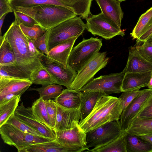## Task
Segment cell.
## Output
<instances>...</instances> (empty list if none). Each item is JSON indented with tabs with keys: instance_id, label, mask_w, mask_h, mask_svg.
<instances>
[{
	"instance_id": "obj_12",
	"label": "cell",
	"mask_w": 152,
	"mask_h": 152,
	"mask_svg": "<svg viewBox=\"0 0 152 152\" xmlns=\"http://www.w3.org/2000/svg\"><path fill=\"white\" fill-rule=\"evenodd\" d=\"M14 115L20 120L39 132L42 136L56 139L55 130L40 122L33 114L31 107H26L23 102L18 106Z\"/></svg>"
},
{
	"instance_id": "obj_42",
	"label": "cell",
	"mask_w": 152,
	"mask_h": 152,
	"mask_svg": "<svg viewBox=\"0 0 152 152\" xmlns=\"http://www.w3.org/2000/svg\"><path fill=\"white\" fill-rule=\"evenodd\" d=\"M47 33V31L42 36L36 39L33 40L38 50L40 53L48 56V51L46 42Z\"/></svg>"
},
{
	"instance_id": "obj_6",
	"label": "cell",
	"mask_w": 152,
	"mask_h": 152,
	"mask_svg": "<svg viewBox=\"0 0 152 152\" xmlns=\"http://www.w3.org/2000/svg\"><path fill=\"white\" fill-rule=\"evenodd\" d=\"M102 45L100 39H83L73 47L68 58V65L78 72L99 52Z\"/></svg>"
},
{
	"instance_id": "obj_39",
	"label": "cell",
	"mask_w": 152,
	"mask_h": 152,
	"mask_svg": "<svg viewBox=\"0 0 152 152\" xmlns=\"http://www.w3.org/2000/svg\"><path fill=\"white\" fill-rule=\"evenodd\" d=\"M145 89L136 90L132 91L123 92L119 97L123 111L138 95L143 92Z\"/></svg>"
},
{
	"instance_id": "obj_25",
	"label": "cell",
	"mask_w": 152,
	"mask_h": 152,
	"mask_svg": "<svg viewBox=\"0 0 152 152\" xmlns=\"http://www.w3.org/2000/svg\"><path fill=\"white\" fill-rule=\"evenodd\" d=\"M125 132L137 136L152 134V118L134 119Z\"/></svg>"
},
{
	"instance_id": "obj_7",
	"label": "cell",
	"mask_w": 152,
	"mask_h": 152,
	"mask_svg": "<svg viewBox=\"0 0 152 152\" xmlns=\"http://www.w3.org/2000/svg\"><path fill=\"white\" fill-rule=\"evenodd\" d=\"M120 121L107 122L86 133V147L97 148L108 144L125 132Z\"/></svg>"
},
{
	"instance_id": "obj_13",
	"label": "cell",
	"mask_w": 152,
	"mask_h": 152,
	"mask_svg": "<svg viewBox=\"0 0 152 152\" xmlns=\"http://www.w3.org/2000/svg\"><path fill=\"white\" fill-rule=\"evenodd\" d=\"M152 94V89H145L137 96L123 111L120 121L123 130L126 131L131 122L140 112L145 102Z\"/></svg>"
},
{
	"instance_id": "obj_2",
	"label": "cell",
	"mask_w": 152,
	"mask_h": 152,
	"mask_svg": "<svg viewBox=\"0 0 152 152\" xmlns=\"http://www.w3.org/2000/svg\"><path fill=\"white\" fill-rule=\"evenodd\" d=\"M122 112L118 98L105 95L99 99L91 112L79 124L86 133L107 122L119 120Z\"/></svg>"
},
{
	"instance_id": "obj_29",
	"label": "cell",
	"mask_w": 152,
	"mask_h": 152,
	"mask_svg": "<svg viewBox=\"0 0 152 152\" xmlns=\"http://www.w3.org/2000/svg\"><path fill=\"white\" fill-rule=\"evenodd\" d=\"M31 108L33 114L40 122L53 129L50 121L45 101L42 98L39 97L34 102Z\"/></svg>"
},
{
	"instance_id": "obj_16",
	"label": "cell",
	"mask_w": 152,
	"mask_h": 152,
	"mask_svg": "<svg viewBox=\"0 0 152 152\" xmlns=\"http://www.w3.org/2000/svg\"><path fill=\"white\" fill-rule=\"evenodd\" d=\"M86 150L88 149L78 145L61 144L56 139L30 146L20 152H80Z\"/></svg>"
},
{
	"instance_id": "obj_26",
	"label": "cell",
	"mask_w": 152,
	"mask_h": 152,
	"mask_svg": "<svg viewBox=\"0 0 152 152\" xmlns=\"http://www.w3.org/2000/svg\"><path fill=\"white\" fill-rule=\"evenodd\" d=\"M126 133L127 152H152V144L138 136Z\"/></svg>"
},
{
	"instance_id": "obj_36",
	"label": "cell",
	"mask_w": 152,
	"mask_h": 152,
	"mask_svg": "<svg viewBox=\"0 0 152 152\" xmlns=\"http://www.w3.org/2000/svg\"><path fill=\"white\" fill-rule=\"evenodd\" d=\"M19 26L24 34L28 38L32 40L36 39L41 37L47 31L38 24L31 27L26 26L22 24Z\"/></svg>"
},
{
	"instance_id": "obj_43",
	"label": "cell",
	"mask_w": 152,
	"mask_h": 152,
	"mask_svg": "<svg viewBox=\"0 0 152 152\" xmlns=\"http://www.w3.org/2000/svg\"><path fill=\"white\" fill-rule=\"evenodd\" d=\"M137 52L145 59L152 62V45L134 47Z\"/></svg>"
},
{
	"instance_id": "obj_18",
	"label": "cell",
	"mask_w": 152,
	"mask_h": 152,
	"mask_svg": "<svg viewBox=\"0 0 152 152\" xmlns=\"http://www.w3.org/2000/svg\"><path fill=\"white\" fill-rule=\"evenodd\" d=\"M152 73V71H149L125 73L121 86L122 92L139 90L141 88L147 87Z\"/></svg>"
},
{
	"instance_id": "obj_9",
	"label": "cell",
	"mask_w": 152,
	"mask_h": 152,
	"mask_svg": "<svg viewBox=\"0 0 152 152\" xmlns=\"http://www.w3.org/2000/svg\"><path fill=\"white\" fill-rule=\"evenodd\" d=\"M85 19L86 28L95 36L108 40L117 35H125L124 30L106 18L101 12L96 15L91 14Z\"/></svg>"
},
{
	"instance_id": "obj_47",
	"label": "cell",
	"mask_w": 152,
	"mask_h": 152,
	"mask_svg": "<svg viewBox=\"0 0 152 152\" xmlns=\"http://www.w3.org/2000/svg\"><path fill=\"white\" fill-rule=\"evenodd\" d=\"M144 140L152 144V135L146 134L141 136H138Z\"/></svg>"
},
{
	"instance_id": "obj_48",
	"label": "cell",
	"mask_w": 152,
	"mask_h": 152,
	"mask_svg": "<svg viewBox=\"0 0 152 152\" xmlns=\"http://www.w3.org/2000/svg\"><path fill=\"white\" fill-rule=\"evenodd\" d=\"M142 45L143 46L152 45V34L143 42Z\"/></svg>"
},
{
	"instance_id": "obj_1",
	"label": "cell",
	"mask_w": 152,
	"mask_h": 152,
	"mask_svg": "<svg viewBox=\"0 0 152 152\" xmlns=\"http://www.w3.org/2000/svg\"><path fill=\"white\" fill-rule=\"evenodd\" d=\"M3 37L11 45L17 65L30 76L33 72L43 67L39 57L31 51L28 38L14 21Z\"/></svg>"
},
{
	"instance_id": "obj_21",
	"label": "cell",
	"mask_w": 152,
	"mask_h": 152,
	"mask_svg": "<svg viewBox=\"0 0 152 152\" xmlns=\"http://www.w3.org/2000/svg\"><path fill=\"white\" fill-rule=\"evenodd\" d=\"M77 38H71L56 45L48 52V56L65 66H68L69 55Z\"/></svg>"
},
{
	"instance_id": "obj_17",
	"label": "cell",
	"mask_w": 152,
	"mask_h": 152,
	"mask_svg": "<svg viewBox=\"0 0 152 152\" xmlns=\"http://www.w3.org/2000/svg\"><path fill=\"white\" fill-rule=\"evenodd\" d=\"M56 140L61 144L78 145L88 150L86 147V132L81 128L79 124L73 128L56 131Z\"/></svg>"
},
{
	"instance_id": "obj_31",
	"label": "cell",
	"mask_w": 152,
	"mask_h": 152,
	"mask_svg": "<svg viewBox=\"0 0 152 152\" xmlns=\"http://www.w3.org/2000/svg\"><path fill=\"white\" fill-rule=\"evenodd\" d=\"M56 84H50L37 88H31L28 90L37 91L40 97L45 101L58 97L62 92L64 89L62 85Z\"/></svg>"
},
{
	"instance_id": "obj_49",
	"label": "cell",
	"mask_w": 152,
	"mask_h": 152,
	"mask_svg": "<svg viewBox=\"0 0 152 152\" xmlns=\"http://www.w3.org/2000/svg\"><path fill=\"white\" fill-rule=\"evenodd\" d=\"M7 14H6L0 18V37H1V28L5 17Z\"/></svg>"
},
{
	"instance_id": "obj_19",
	"label": "cell",
	"mask_w": 152,
	"mask_h": 152,
	"mask_svg": "<svg viewBox=\"0 0 152 152\" xmlns=\"http://www.w3.org/2000/svg\"><path fill=\"white\" fill-rule=\"evenodd\" d=\"M104 16L121 28L124 12L118 0H95Z\"/></svg>"
},
{
	"instance_id": "obj_52",
	"label": "cell",
	"mask_w": 152,
	"mask_h": 152,
	"mask_svg": "<svg viewBox=\"0 0 152 152\" xmlns=\"http://www.w3.org/2000/svg\"><path fill=\"white\" fill-rule=\"evenodd\" d=\"M151 134V135H152V134Z\"/></svg>"
},
{
	"instance_id": "obj_40",
	"label": "cell",
	"mask_w": 152,
	"mask_h": 152,
	"mask_svg": "<svg viewBox=\"0 0 152 152\" xmlns=\"http://www.w3.org/2000/svg\"><path fill=\"white\" fill-rule=\"evenodd\" d=\"M45 102L50 121L52 127L54 129L57 113L56 104L54 101L51 99L45 101Z\"/></svg>"
},
{
	"instance_id": "obj_27",
	"label": "cell",
	"mask_w": 152,
	"mask_h": 152,
	"mask_svg": "<svg viewBox=\"0 0 152 152\" xmlns=\"http://www.w3.org/2000/svg\"><path fill=\"white\" fill-rule=\"evenodd\" d=\"M126 132L108 144L97 148L88 149L87 151L94 152H127Z\"/></svg>"
},
{
	"instance_id": "obj_51",
	"label": "cell",
	"mask_w": 152,
	"mask_h": 152,
	"mask_svg": "<svg viewBox=\"0 0 152 152\" xmlns=\"http://www.w3.org/2000/svg\"><path fill=\"white\" fill-rule=\"evenodd\" d=\"M118 0L119 1H121V2L123 1H125L126 0Z\"/></svg>"
},
{
	"instance_id": "obj_24",
	"label": "cell",
	"mask_w": 152,
	"mask_h": 152,
	"mask_svg": "<svg viewBox=\"0 0 152 152\" xmlns=\"http://www.w3.org/2000/svg\"><path fill=\"white\" fill-rule=\"evenodd\" d=\"M64 7L86 19L90 14L92 0H58Z\"/></svg>"
},
{
	"instance_id": "obj_11",
	"label": "cell",
	"mask_w": 152,
	"mask_h": 152,
	"mask_svg": "<svg viewBox=\"0 0 152 152\" xmlns=\"http://www.w3.org/2000/svg\"><path fill=\"white\" fill-rule=\"evenodd\" d=\"M124 74L122 72L101 75L93 79L80 90L81 92L96 91L107 95L122 92L121 86Z\"/></svg>"
},
{
	"instance_id": "obj_34",
	"label": "cell",
	"mask_w": 152,
	"mask_h": 152,
	"mask_svg": "<svg viewBox=\"0 0 152 152\" xmlns=\"http://www.w3.org/2000/svg\"><path fill=\"white\" fill-rule=\"evenodd\" d=\"M32 84L40 85L42 86L55 84L50 74L43 66L33 72L30 75Z\"/></svg>"
},
{
	"instance_id": "obj_15",
	"label": "cell",
	"mask_w": 152,
	"mask_h": 152,
	"mask_svg": "<svg viewBox=\"0 0 152 152\" xmlns=\"http://www.w3.org/2000/svg\"><path fill=\"white\" fill-rule=\"evenodd\" d=\"M56 105L57 113L54 128L55 131L71 129L79 124L80 115V107L67 109L57 104Z\"/></svg>"
},
{
	"instance_id": "obj_3",
	"label": "cell",
	"mask_w": 152,
	"mask_h": 152,
	"mask_svg": "<svg viewBox=\"0 0 152 152\" xmlns=\"http://www.w3.org/2000/svg\"><path fill=\"white\" fill-rule=\"evenodd\" d=\"M15 10L23 12L33 18L40 26L47 30L77 15L66 7L51 4Z\"/></svg>"
},
{
	"instance_id": "obj_10",
	"label": "cell",
	"mask_w": 152,
	"mask_h": 152,
	"mask_svg": "<svg viewBox=\"0 0 152 152\" xmlns=\"http://www.w3.org/2000/svg\"><path fill=\"white\" fill-rule=\"evenodd\" d=\"M39 58L55 83L69 88L74 80L77 72L68 65L65 66L41 53Z\"/></svg>"
},
{
	"instance_id": "obj_4",
	"label": "cell",
	"mask_w": 152,
	"mask_h": 152,
	"mask_svg": "<svg viewBox=\"0 0 152 152\" xmlns=\"http://www.w3.org/2000/svg\"><path fill=\"white\" fill-rule=\"evenodd\" d=\"M86 28L81 17L76 16L47 30L46 42L48 51L71 38L78 37Z\"/></svg>"
},
{
	"instance_id": "obj_33",
	"label": "cell",
	"mask_w": 152,
	"mask_h": 152,
	"mask_svg": "<svg viewBox=\"0 0 152 152\" xmlns=\"http://www.w3.org/2000/svg\"><path fill=\"white\" fill-rule=\"evenodd\" d=\"M0 77L30 80V76L19 67L17 64L0 66Z\"/></svg>"
},
{
	"instance_id": "obj_23",
	"label": "cell",
	"mask_w": 152,
	"mask_h": 152,
	"mask_svg": "<svg viewBox=\"0 0 152 152\" xmlns=\"http://www.w3.org/2000/svg\"><path fill=\"white\" fill-rule=\"evenodd\" d=\"M82 92L79 90L66 88L55 99L58 105L67 109L79 108L80 105Z\"/></svg>"
},
{
	"instance_id": "obj_44",
	"label": "cell",
	"mask_w": 152,
	"mask_h": 152,
	"mask_svg": "<svg viewBox=\"0 0 152 152\" xmlns=\"http://www.w3.org/2000/svg\"><path fill=\"white\" fill-rule=\"evenodd\" d=\"M152 34V17L145 28L142 34L137 39V42H144Z\"/></svg>"
},
{
	"instance_id": "obj_45",
	"label": "cell",
	"mask_w": 152,
	"mask_h": 152,
	"mask_svg": "<svg viewBox=\"0 0 152 152\" xmlns=\"http://www.w3.org/2000/svg\"><path fill=\"white\" fill-rule=\"evenodd\" d=\"M13 12L8 0H0V18L5 14Z\"/></svg>"
},
{
	"instance_id": "obj_38",
	"label": "cell",
	"mask_w": 152,
	"mask_h": 152,
	"mask_svg": "<svg viewBox=\"0 0 152 152\" xmlns=\"http://www.w3.org/2000/svg\"><path fill=\"white\" fill-rule=\"evenodd\" d=\"M15 17L14 22L20 25L22 24L28 27L39 25L35 19L26 14L17 10H13Z\"/></svg>"
},
{
	"instance_id": "obj_35",
	"label": "cell",
	"mask_w": 152,
	"mask_h": 152,
	"mask_svg": "<svg viewBox=\"0 0 152 152\" xmlns=\"http://www.w3.org/2000/svg\"><path fill=\"white\" fill-rule=\"evenodd\" d=\"M152 17V7L142 14L139 18L131 34L133 39L138 38L142 34Z\"/></svg>"
},
{
	"instance_id": "obj_30",
	"label": "cell",
	"mask_w": 152,
	"mask_h": 152,
	"mask_svg": "<svg viewBox=\"0 0 152 152\" xmlns=\"http://www.w3.org/2000/svg\"><path fill=\"white\" fill-rule=\"evenodd\" d=\"M20 97H15L0 105V127L14 114L20 101Z\"/></svg>"
},
{
	"instance_id": "obj_28",
	"label": "cell",
	"mask_w": 152,
	"mask_h": 152,
	"mask_svg": "<svg viewBox=\"0 0 152 152\" xmlns=\"http://www.w3.org/2000/svg\"><path fill=\"white\" fill-rule=\"evenodd\" d=\"M0 66L17 64L15 55L9 42L0 37Z\"/></svg>"
},
{
	"instance_id": "obj_8",
	"label": "cell",
	"mask_w": 152,
	"mask_h": 152,
	"mask_svg": "<svg viewBox=\"0 0 152 152\" xmlns=\"http://www.w3.org/2000/svg\"><path fill=\"white\" fill-rule=\"evenodd\" d=\"M107 52H99L80 70L68 88L79 90L91 81L95 75L107 64L109 58L106 57Z\"/></svg>"
},
{
	"instance_id": "obj_20",
	"label": "cell",
	"mask_w": 152,
	"mask_h": 152,
	"mask_svg": "<svg viewBox=\"0 0 152 152\" xmlns=\"http://www.w3.org/2000/svg\"><path fill=\"white\" fill-rule=\"evenodd\" d=\"M152 71V62L145 59L136 50L134 47L129 49V55L126 66L122 72H142Z\"/></svg>"
},
{
	"instance_id": "obj_32",
	"label": "cell",
	"mask_w": 152,
	"mask_h": 152,
	"mask_svg": "<svg viewBox=\"0 0 152 152\" xmlns=\"http://www.w3.org/2000/svg\"><path fill=\"white\" fill-rule=\"evenodd\" d=\"M8 1L13 10L18 8L32 7L45 4L64 7L58 0H8Z\"/></svg>"
},
{
	"instance_id": "obj_50",
	"label": "cell",
	"mask_w": 152,
	"mask_h": 152,
	"mask_svg": "<svg viewBox=\"0 0 152 152\" xmlns=\"http://www.w3.org/2000/svg\"><path fill=\"white\" fill-rule=\"evenodd\" d=\"M147 87L148 89H152V73L151 77Z\"/></svg>"
},
{
	"instance_id": "obj_41",
	"label": "cell",
	"mask_w": 152,
	"mask_h": 152,
	"mask_svg": "<svg viewBox=\"0 0 152 152\" xmlns=\"http://www.w3.org/2000/svg\"><path fill=\"white\" fill-rule=\"evenodd\" d=\"M152 118V94L134 118Z\"/></svg>"
},
{
	"instance_id": "obj_46",
	"label": "cell",
	"mask_w": 152,
	"mask_h": 152,
	"mask_svg": "<svg viewBox=\"0 0 152 152\" xmlns=\"http://www.w3.org/2000/svg\"><path fill=\"white\" fill-rule=\"evenodd\" d=\"M28 40L29 47L31 51L33 53L39 57V56L41 53L36 48L33 40L28 38Z\"/></svg>"
},
{
	"instance_id": "obj_22",
	"label": "cell",
	"mask_w": 152,
	"mask_h": 152,
	"mask_svg": "<svg viewBox=\"0 0 152 152\" xmlns=\"http://www.w3.org/2000/svg\"><path fill=\"white\" fill-rule=\"evenodd\" d=\"M80 110V121L86 118L91 112L99 99L107 95L105 93L96 91L81 92Z\"/></svg>"
},
{
	"instance_id": "obj_5",
	"label": "cell",
	"mask_w": 152,
	"mask_h": 152,
	"mask_svg": "<svg viewBox=\"0 0 152 152\" xmlns=\"http://www.w3.org/2000/svg\"><path fill=\"white\" fill-rule=\"evenodd\" d=\"M0 134L4 143L15 146L18 152L32 145L55 139L23 132L7 123L0 127Z\"/></svg>"
},
{
	"instance_id": "obj_37",
	"label": "cell",
	"mask_w": 152,
	"mask_h": 152,
	"mask_svg": "<svg viewBox=\"0 0 152 152\" xmlns=\"http://www.w3.org/2000/svg\"><path fill=\"white\" fill-rule=\"evenodd\" d=\"M6 123L12 125L17 129L23 132L42 136L39 132L20 120L15 117L14 114L9 118Z\"/></svg>"
},
{
	"instance_id": "obj_14",
	"label": "cell",
	"mask_w": 152,
	"mask_h": 152,
	"mask_svg": "<svg viewBox=\"0 0 152 152\" xmlns=\"http://www.w3.org/2000/svg\"><path fill=\"white\" fill-rule=\"evenodd\" d=\"M32 84L28 79L0 77V96L8 94L21 96Z\"/></svg>"
}]
</instances>
